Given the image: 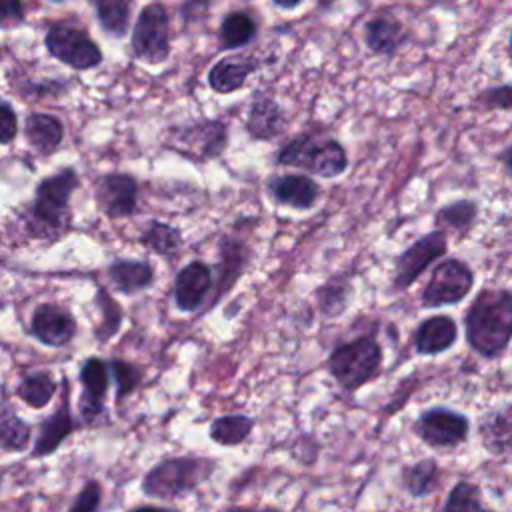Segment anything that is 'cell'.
Listing matches in <instances>:
<instances>
[{
  "label": "cell",
  "mask_w": 512,
  "mask_h": 512,
  "mask_svg": "<svg viewBox=\"0 0 512 512\" xmlns=\"http://www.w3.org/2000/svg\"><path fill=\"white\" fill-rule=\"evenodd\" d=\"M468 346L482 358H498L512 342V292L482 288L464 312Z\"/></svg>",
  "instance_id": "obj_1"
},
{
  "label": "cell",
  "mask_w": 512,
  "mask_h": 512,
  "mask_svg": "<svg viewBox=\"0 0 512 512\" xmlns=\"http://www.w3.org/2000/svg\"><path fill=\"white\" fill-rule=\"evenodd\" d=\"M214 470L216 460L204 456L162 458L144 472L140 492L154 500H182L196 492Z\"/></svg>",
  "instance_id": "obj_2"
},
{
  "label": "cell",
  "mask_w": 512,
  "mask_h": 512,
  "mask_svg": "<svg viewBox=\"0 0 512 512\" xmlns=\"http://www.w3.org/2000/svg\"><path fill=\"white\" fill-rule=\"evenodd\" d=\"M274 162L278 166L300 168L312 176L338 178L348 168V152L336 138L304 132L280 146Z\"/></svg>",
  "instance_id": "obj_3"
},
{
  "label": "cell",
  "mask_w": 512,
  "mask_h": 512,
  "mask_svg": "<svg viewBox=\"0 0 512 512\" xmlns=\"http://www.w3.org/2000/svg\"><path fill=\"white\" fill-rule=\"evenodd\" d=\"M384 362L382 346L372 336L342 342L328 354V372L346 392H354L374 380Z\"/></svg>",
  "instance_id": "obj_4"
},
{
  "label": "cell",
  "mask_w": 512,
  "mask_h": 512,
  "mask_svg": "<svg viewBox=\"0 0 512 512\" xmlns=\"http://www.w3.org/2000/svg\"><path fill=\"white\" fill-rule=\"evenodd\" d=\"M78 382L82 386L78 394V426L100 428L108 424L106 398L112 384L108 360L100 356H88L78 366Z\"/></svg>",
  "instance_id": "obj_5"
},
{
  "label": "cell",
  "mask_w": 512,
  "mask_h": 512,
  "mask_svg": "<svg viewBox=\"0 0 512 512\" xmlns=\"http://www.w3.org/2000/svg\"><path fill=\"white\" fill-rule=\"evenodd\" d=\"M474 286V270L460 258L440 260L420 294L424 308H440L462 302Z\"/></svg>",
  "instance_id": "obj_6"
},
{
  "label": "cell",
  "mask_w": 512,
  "mask_h": 512,
  "mask_svg": "<svg viewBox=\"0 0 512 512\" xmlns=\"http://www.w3.org/2000/svg\"><path fill=\"white\" fill-rule=\"evenodd\" d=\"M78 428L80 426L72 412V400H70V378L60 376L58 404L48 416H44L38 422L32 446L28 450L30 458L40 460V458L52 456Z\"/></svg>",
  "instance_id": "obj_7"
},
{
  "label": "cell",
  "mask_w": 512,
  "mask_h": 512,
  "mask_svg": "<svg viewBox=\"0 0 512 512\" xmlns=\"http://www.w3.org/2000/svg\"><path fill=\"white\" fill-rule=\"evenodd\" d=\"M448 252V234L434 228L428 234L416 238L404 252L396 258L392 274V290L402 292L410 288L422 272L440 260Z\"/></svg>",
  "instance_id": "obj_8"
},
{
  "label": "cell",
  "mask_w": 512,
  "mask_h": 512,
  "mask_svg": "<svg viewBox=\"0 0 512 512\" xmlns=\"http://www.w3.org/2000/svg\"><path fill=\"white\" fill-rule=\"evenodd\" d=\"M78 188V174L72 168H64L54 176L44 178L36 188V200L32 206V218L44 230L62 228L68 216V200Z\"/></svg>",
  "instance_id": "obj_9"
},
{
  "label": "cell",
  "mask_w": 512,
  "mask_h": 512,
  "mask_svg": "<svg viewBox=\"0 0 512 512\" xmlns=\"http://www.w3.org/2000/svg\"><path fill=\"white\" fill-rule=\"evenodd\" d=\"M228 144V126L218 118L198 120L188 126L174 130L170 136V146L178 154L194 160L206 162L218 158Z\"/></svg>",
  "instance_id": "obj_10"
},
{
  "label": "cell",
  "mask_w": 512,
  "mask_h": 512,
  "mask_svg": "<svg viewBox=\"0 0 512 512\" xmlns=\"http://www.w3.org/2000/svg\"><path fill=\"white\" fill-rule=\"evenodd\" d=\"M414 434L430 448H456L468 438L470 420L458 410L446 406H432L420 412V416L416 418Z\"/></svg>",
  "instance_id": "obj_11"
},
{
  "label": "cell",
  "mask_w": 512,
  "mask_h": 512,
  "mask_svg": "<svg viewBox=\"0 0 512 512\" xmlns=\"http://www.w3.org/2000/svg\"><path fill=\"white\" fill-rule=\"evenodd\" d=\"M168 12L162 4L152 2L142 8L134 30H132V50L136 58L148 64H160L170 54L168 38Z\"/></svg>",
  "instance_id": "obj_12"
},
{
  "label": "cell",
  "mask_w": 512,
  "mask_h": 512,
  "mask_svg": "<svg viewBox=\"0 0 512 512\" xmlns=\"http://www.w3.org/2000/svg\"><path fill=\"white\" fill-rule=\"evenodd\" d=\"M48 52L74 70H88L102 62V52L98 44L76 26L54 24L46 32Z\"/></svg>",
  "instance_id": "obj_13"
},
{
  "label": "cell",
  "mask_w": 512,
  "mask_h": 512,
  "mask_svg": "<svg viewBox=\"0 0 512 512\" xmlns=\"http://www.w3.org/2000/svg\"><path fill=\"white\" fill-rule=\"evenodd\" d=\"M28 332L34 340L48 348H64L74 340L78 324L66 306L44 302L34 308Z\"/></svg>",
  "instance_id": "obj_14"
},
{
  "label": "cell",
  "mask_w": 512,
  "mask_h": 512,
  "mask_svg": "<svg viewBox=\"0 0 512 512\" xmlns=\"http://www.w3.org/2000/svg\"><path fill=\"white\" fill-rule=\"evenodd\" d=\"M266 192L278 206H286L292 210H310L316 206L322 188L308 174L288 172L270 176L266 182Z\"/></svg>",
  "instance_id": "obj_15"
},
{
  "label": "cell",
  "mask_w": 512,
  "mask_h": 512,
  "mask_svg": "<svg viewBox=\"0 0 512 512\" xmlns=\"http://www.w3.org/2000/svg\"><path fill=\"white\" fill-rule=\"evenodd\" d=\"M212 290V270L202 260H192L174 278V304L180 312L198 310Z\"/></svg>",
  "instance_id": "obj_16"
},
{
  "label": "cell",
  "mask_w": 512,
  "mask_h": 512,
  "mask_svg": "<svg viewBox=\"0 0 512 512\" xmlns=\"http://www.w3.org/2000/svg\"><path fill=\"white\" fill-rule=\"evenodd\" d=\"M288 126L282 106L268 94H256L246 114V132L256 142H270L278 138Z\"/></svg>",
  "instance_id": "obj_17"
},
{
  "label": "cell",
  "mask_w": 512,
  "mask_h": 512,
  "mask_svg": "<svg viewBox=\"0 0 512 512\" xmlns=\"http://www.w3.org/2000/svg\"><path fill=\"white\" fill-rule=\"evenodd\" d=\"M138 186L130 174H106L96 184V200L110 218L130 216L136 208Z\"/></svg>",
  "instance_id": "obj_18"
},
{
  "label": "cell",
  "mask_w": 512,
  "mask_h": 512,
  "mask_svg": "<svg viewBox=\"0 0 512 512\" xmlns=\"http://www.w3.org/2000/svg\"><path fill=\"white\" fill-rule=\"evenodd\" d=\"M362 38L372 54L394 56L408 42V32L396 16L380 12L364 22Z\"/></svg>",
  "instance_id": "obj_19"
},
{
  "label": "cell",
  "mask_w": 512,
  "mask_h": 512,
  "mask_svg": "<svg viewBox=\"0 0 512 512\" xmlns=\"http://www.w3.org/2000/svg\"><path fill=\"white\" fill-rule=\"evenodd\" d=\"M254 54H234L220 58L208 72V86L218 94H232L244 88L248 76L260 68Z\"/></svg>",
  "instance_id": "obj_20"
},
{
  "label": "cell",
  "mask_w": 512,
  "mask_h": 512,
  "mask_svg": "<svg viewBox=\"0 0 512 512\" xmlns=\"http://www.w3.org/2000/svg\"><path fill=\"white\" fill-rule=\"evenodd\" d=\"M458 326L452 316L436 314L424 318L414 332V348L422 356H436L456 344Z\"/></svg>",
  "instance_id": "obj_21"
},
{
  "label": "cell",
  "mask_w": 512,
  "mask_h": 512,
  "mask_svg": "<svg viewBox=\"0 0 512 512\" xmlns=\"http://www.w3.org/2000/svg\"><path fill=\"white\" fill-rule=\"evenodd\" d=\"M480 442L492 456H504L512 452V404L490 410L478 424Z\"/></svg>",
  "instance_id": "obj_22"
},
{
  "label": "cell",
  "mask_w": 512,
  "mask_h": 512,
  "mask_svg": "<svg viewBox=\"0 0 512 512\" xmlns=\"http://www.w3.org/2000/svg\"><path fill=\"white\" fill-rule=\"evenodd\" d=\"M58 388L60 380H56L50 370H32L18 380L14 394L28 408L42 410L54 400Z\"/></svg>",
  "instance_id": "obj_23"
},
{
  "label": "cell",
  "mask_w": 512,
  "mask_h": 512,
  "mask_svg": "<svg viewBox=\"0 0 512 512\" xmlns=\"http://www.w3.org/2000/svg\"><path fill=\"white\" fill-rule=\"evenodd\" d=\"M112 286L122 294H138L154 282V270L146 260H116L108 268Z\"/></svg>",
  "instance_id": "obj_24"
},
{
  "label": "cell",
  "mask_w": 512,
  "mask_h": 512,
  "mask_svg": "<svg viewBox=\"0 0 512 512\" xmlns=\"http://www.w3.org/2000/svg\"><path fill=\"white\" fill-rule=\"evenodd\" d=\"M32 424L26 422L10 404L0 408V450L8 454L28 452L32 446Z\"/></svg>",
  "instance_id": "obj_25"
},
{
  "label": "cell",
  "mask_w": 512,
  "mask_h": 512,
  "mask_svg": "<svg viewBox=\"0 0 512 512\" xmlns=\"http://www.w3.org/2000/svg\"><path fill=\"white\" fill-rule=\"evenodd\" d=\"M478 218V204L470 198H460L454 202H448L440 206L434 214V228L442 232H456L460 236H466Z\"/></svg>",
  "instance_id": "obj_26"
},
{
  "label": "cell",
  "mask_w": 512,
  "mask_h": 512,
  "mask_svg": "<svg viewBox=\"0 0 512 512\" xmlns=\"http://www.w3.org/2000/svg\"><path fill=\"white\" fill-rule=\"evenodd\" d=\"M258 34V24L246 10L228 12L218 28V40L222 50H238L250 44Z\"/></svg>",
  "instance_id": "obj_27"
},
{
  "label": "cell",
  "mask_w": 512,
  "mask_h": 512,
  "mask_svg": "<svg viewBox=\"0 0 512 512\" xmlns=\"http://www.w3.org/2000/svg\"><path fill=\"white\" fill-rule=\"evenodd\" d=\"M246 262H248V248H246V244L242 240H238V238H232V236L222 238V244H220L218 290H216L212 302H216L236 282V278L246 268Z\"/></svg>",
  "instance_id": "obj_28"
},
{
  "label": "cell",
  "mask_w": 512,
  "mask_h": 512,
  "mask_svg": "<svg viewBox=\"0 0 512 512\" xmlns=\"http://www.w3.org/2000/svg\"><path fill=\"white\" fill-rule=\"evenodd\" d=\"M28 144L38 154H52L64 136L62 122L50 114H30L24 126Z\"/></svg>",
  "instance_id": "obj_29"
},
{
  "label": "cell",
  "mask_w": 512,
  "mask_h": 512,
  "mask_svg": "<svg viewBox=\"0 0 512 512\" xmlns=\"http://www.w3.org/2000/svg\"><path fill=\"white\" fill-rule=\"evenodd\" d=\"M402 488L412 498H424L432 494L440 484V468L434 458H422L414 464H408L402 468L400 474Z\"/></svg>",
  "instance_id": "obj_30"
},
{
  "label": "cell",
  "mask_w": 512,
  "mask_h": 512,
  "mask_svg": "<svg viewBox=\"0 0 512 512\" xmlns=\"http://www.w3.org/2000/svg\"><path fill=\"white\" fill-rule=\"evenodd\" d=\"M254 420L248 414H224L210 422L208 436L218 446H240L252 432Z\"/></svg>",
  "instance_id": "obj_31"
},
{
  "label": "cell",
  "mask_w": 512,
  "mask_h": 512,
  "mask_svg": "<svg viewBox=\"0 0 512 512\" xmlns=\"http://www.w3.org/2000/svg\"><path fill=\"white\" fill-rule=\"evenodd\" d=\"M108 368H110V380L114 384V400L116 404H122L128 396H132L138 390V386L142 384L144 372L134 362L116 358V356L108 360Z\"/></svg>",
  "instance_id": "obj_32"
},
{
  "label": "cell",
  "mask_w": 512,
  "mask_h": 512,
  "mask_svg": "<svg viewBox=\"0 0 512 512\" xmlns=\"http://www.w3.org/2000/svg\"><path fill=\"white\" fill-rule=\"evenodd\" d=\"M96 16L104 32L122 38L128 30L130 0H96Z\"/></svg>",
  "instance_id": "obj_33"
},
{
  "label": "cell",
  "mask_w": 512,
  "mask_h": 512,
  "mask_svg": "<svg viewBox=\"0 0 512 512\" xmlns=\"http://www.w3.org/2000/svg\"><path fill=\"white\" fill-rule=\"evenodd\" d=\"M352 288L348 280H328L316 290V302L324 316L336 318L340 316L350 302Z\"/></svg>",
  "instance_id": "obj_34"
},
{
  "label": "cell",
  "mask_w": 512,
  "mask_h": 512,
  "mask_svg": "<svg viewBox=\"0 0 512 512\" xmlns=\"http://www.w3.org/2000/svg\"><path fill=\"white\" fill-rule=\"evenodd\" d=\"M440 512H486L480 500V488L468 480L456 482L450 488Z\"/></svg>",
  "instance_id": "obj_35"
},
{
  "label": "cell",
  "mask_w": 512,
  "mask_h": 512,
  "mask_svg": "<svg viewBox=\"0 0 512 512\" xmlns=\"http://www.w3.org/2000/svg\"><path fill=\"white\" fill-rule=\"evenodd\" d=\"M142 242L156 254L172 256L182 244V236L176 228L164 222H150L142 234Z\"/></svg>",
  "instance_id": "obj_36"
},
{
  "label": "cell",
  "mask_w": 512,
  "mask_h": 512,
  "mask_svg": "<svg viewBox=\"0 0 512 512\" xmlns=\"http://www.w3.org/2000/svg\"><path fill=\"white\" fill-rule=\"evenodd\" d=\"M98 308L102 310V322L94 330V338L100 344H106L122 326V310L116 300H112L104 290L98 292Z\"/></svg>",
  "instance_id": "obj_37"
},
{
  "label": "cell",
  "mask_w": 512,
  "mask_h": 512,
  "mask_svg": "<svg viewBox=\"0 0 512 512\" xmlns=\"http://www.w3.org/2000/svg\"><path fill=\"white\" fill-rule=\"evenodd\" d=\"M104 500V488L98 478H88L76 492L68 506V512H100Z\"/></svg>",
  "instance_id": "obj_38"
},
{
  "label": "cell",
  "mask_w": 512,
  "mask_h": 512,
  "mask_svg": "<svg viewBox=\"0 0 512 512\" xmlns=\"http://www.w3.org/2000/svg\"><path fill=\"white\" fill-rule=\"evenodd\" d=\"M474 104L484 110H512V82L482 88L474 96Z\"/></svg>",
  "instance_id": "obj_39"
},
{
  "label": "cell",
  "mask_w": 512,
  "mask_h": 512,
  "mask_svg": "<svg viewBox=\"0 0 512 512\" xmlns=\"http://www.w3.org/2000/svg\"><path fill=\"white\" fill-rule=\"evenodd\" d=\"M18 122L16 112L4 100H0V144H10L16 138Z\"/></svg>",
  "instance_id": "obj_40"
},
{
  "label": "cell",
  "mask_w": 512,
  "mask_h": 512,
  "mask_svg": "<svg viewBox=\"0 0 512 512\" xmlns=\"http://www.w3.org/2000/svg\"><path fill=\"white\" fill-rule=\"evenodd\" d=\"M24 18L22 0H0V26L20 24Z\"/></svg>",
  "instance_id": "obj_41"
},
{
  "label": "cell",
  "mask_w": 512,
  "mask_h": 512,
  "mask_svg": "<svg viewBox=\"0 0 512 512\" xmlns=\"http://www.w3.org/2000/svg\"><path fill=\"white\" fill-rule=\"evenodd\" d=\"M126 512H182V510L168 508V506H158V504H138V506H132Z\"/></svg>",
  "instance_id": "obj_42"
},
{
  "label": "cell",
  "mask_w": 512,
  "mask_h": 512,
  "mask_svg": "<svg viewBox=\"0 0 512 512\" xmlns=\"http://www.w3.org/2000/svg\"><path fill=\"white\" fill-rule=\"evenodd\" d=\"M500 162H502L504 174L512 180V142L500 152Z\"/></svg>",
  "instance_id": "obj_43"
},
{
  "label": "cell",
  "mask_w": 512,
  "mask_h": 512,
  "mask_svg": "<svg viewBox=\"0 0 512 512\" xmlns=\"http://www.w3.org/2000/svg\"><path fill=\"white\" fill-rule=\"evenodd\" d=\"M302 2H304V0H272V4L278 6L280 10H294V8H298Z\"/></svg>",
  "instance_id": "obj_44"
},
{
  "label": "cell",
  "mask_w": 512,
  "mask_h": 512,
  "mask_svg": "<svg viewBox=\"0 0 512 512\" xmlns=\"http://www.w3.org/2000/svg\"><path fill=\"white\" fill-rule=\"evenodd\" d=\"M220 512H278V510H256V508H246V506H226Z\"/></svg>",
  "instance_id": "obj_45"
},
{
  "label": "cell",
  "mask_w": 512,
  "mask_h": 512,
  "mask_svg": "<svg viewBox=\"0 0 512 512\" xmlns=\"http://www.w3.org/2000/svg\"><path fill=\"white\" fill-rule=\"evenodd\" d=\"M508 52H510V62H512V28H510V36H508Z\"/></svg>",
  "instance_id": "obj_46"
},
{
  "label": "cell",
  "mask_w": 512,
  "mask_h": 512,
  "mask_svg": "<svg viewBox=\"0 0 512 512\" xmlns=\"http://www.w3.org/2000/svg\"><path fill=\"white\" fill-rule=\"evenodd\" d=\"M486 512H494V510H490V508H486Z\"/></svg>",
  "instance_id": "obj_47"
},
{
  "label": "cell",
  "mask_w": 512,
  "mask_h": 512,
  "mask_svg": "<svg viewBox=\"0 0 512 512\" xmlns=\"http://www.w3.org/2000/svg\"><path fill=\"white\" fill-rule=\"evenodd\" d=\"M52 2H62V0H52Z\"/></svg>",
  "instance_id": "obj_48"
}]
</instances>
